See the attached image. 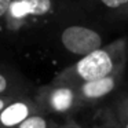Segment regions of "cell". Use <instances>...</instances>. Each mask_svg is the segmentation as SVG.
Here are the masks:
<instances>
[{
    "mask_svg": "<svg viewBox=\"0 0 128 128\" xmlns=\"http://www.w3.org/2000/svg\"><path fill=\"white\" fill-rule=\"evenodd\" d=\"M128 61V40L127 37L112 42L91 54L78 58L52 78L54 83L78 86L87 81L110 76L113 73L125 70Z\"/></svg>",
    "mask_w": 128,
    "mask_h": 128,
    "instance_id": "1",
    "label": "cell"
},
{
    "mask_svg": "<svg viewBox=\"0 0 128 128\" xmlns=\"http://www.w3.org/2000/svg\"><path fill=\"white\" fill-rule=\"evenodd\" d=\"M33 98L40 112L47 116H59L69 120L84 109L76 88L69 84L51 81L50 84L39 87L34 91Z\"/></svg>",
    "mask_w": 128,
    "mask_h": 128,
    "instance_id": "2",
    "label": "cell"
},
{
    "mask_svg": "<svg viewBox=\"0 0 128 128\" xmlns=\"http://www.w3.org/2000/svg\"><path fill=\"white\" fill-rule=\"evenodd\" d=\"M52 10V0H14L3 22L7 30L18 32L33 26L36 22L50 15Z\"/></svg>",
    "mask_w": 128,
    "mask_h": 128,
    "instance_id": "3",
    "label": "cell"
},
{
    "mask_svg": "<svg viewBox=\"0 0 128 128\" xmlns=\"http://www.w3.org/2000/svg\"><path fill=\"white\" fill-rule=\"evenodd\" d=\"M61 46L66 52L78 58L103 47V39L99 32L83 25H69L59 34Z\"/></svg>",
    "mask_w": 128,
    "mask_h": 128,
    "instance_id": "4",
    "label": "cell"
},
{
    "mask_svg": "<svg viewBox=\"0 0 128 128\" xmlns=\"http://www.w3.org/2000/svg\"><path fill=\"white\" fill-rule=\"evenodd\" d=\"M124 73L125 70L113 73L110 76L98 78V80L87 81V83L73 86L76 88L77 96L80 99L83 108H91V106L99 105L105 98L112 95L113 92L117 91L124 80Z\"/></svg>",
    "mask_w": 128,
    "mask_h": 128,
    "instance_id": "5",
    "label": "cell"
},
{
    "mask_svg": "<svg viewBox=\"0 0 128 128\" xmlns=\"http://www.w3.org/2000/svg\"><path fill=\"white\" fill-rule=\"evenodd\" d=\"M42 113L33 95L15 98L0 112V128H15L28 117Z\"/></svg>",
    "mask_w": 128,
    "mask_h": 128,
    "instance_id": "6",
    "label": "cell"
},
{
    "mask_svg": "<svg viewBox=\"0 0 128 128\" xmlns=\"http://www.w3.org/2000/svg\"><path fill=\"white\" fill-rule=\"evenodd\" d=\"M30 94L29 83L15 70L0 66V96H25Z\"/></svg>",
    "mask_w": 128,
    "mask_h": 128,
    "instance_id": "7",
    "label": "cell"
},
{
    "mask_svg": "<svg viewBox=\"0 0 128 128\" xmlns=\"http://www.w3.org/2000/svg\"><path fill=\"white\" fill-rule=\"evenodd\" d=\"M55 125L58 124L54 121L51 116H47L44 113H36L28 117L25 121H22L15 128H54Z\"/></svg>",
    "mask_w": 128,
    "mask_h": 128,
    "instance_id": "8",
    "label": "cell"
},
{
    "mask_svg": "<svg viewBox=\"0 0 128 128\" xmlns=\"http://www.w3.org/2000/svg\"><path fill=\"white\" fill-rule=\"evenodd\" d=\"M99 124L103 128H124L112 106H106L99 110Z\"/></svg>",
    "mask_w": 128,
    "mask_h": 128,
    "instance_id": "9",
    "label": "cell"
},
{
    "mask_svg": "<svg viewBox=\"0 0 128 128\" xmlns=\"http://www.w3.org/2000/svg\"><path fill=\"white\" fill-rule=\"evenodd\" d=\"M112 109L114 110L117 118L122 124L124 128H128V95H121L118 96L114 103L112 105Z\"/></svg>",
    "mask_w": 128,
    "mask_h": 128,
    "instance_id": "10",
    "label": "cell"
},
{
    "mask_svg": "<svg viewBox=\"0 0 128 128\" xmlns=\"http://www.w3.org/2000/svg\"><path fill=\"white\" fill-rule=\"evenodd\" d=\"M99 2L105 7L112 8V10L121 8V7H124V6H127V4H128V0H99Z\"/></svg>",
    "mask_w": 128,
    "mask_h": 128,
    "instance_id": "11",
    "label": "cell"
},
{
    "mask_svg": "<svg viewBox=\"0 0 128 128\" xmlns=\"http://www.w3.org/2000/svg\"><path fill=\"white\" fill-rule=\"evenodd\" d=\"M14 2V0H0V21L3 22L4 17H6L7 11H8L10 6H11V3Z\"/></svg>",
    "mask_w": 128,
    "mask_h": 128,
    "instance_id": "12",
    "label": "cell"
},
{
    "mask_svg": "<svg viewBox=\"0 0 128 128\" xmlns=\"http://www.w3.org/2000/svg\"><path fill=\"white\" fill-rule=\"evenodd\" d=\"M14 99H15V96H0V112L3 110L10 102H12Z\"/></svg>",
    "mask_w": 128,
    "mask_h": 128,
    "instance_id": "13",
    "label": "cell"
},
{
    "mask_svg": "<svg viewBox=\"0 0 128 128\" xmlns=\"http://www.w3.org/2000/svg\"><path fill=\"white\" fill-rule=\"evenodd\" d=\"M54 128H83V127H80L78 124H76L74 121H73V118H69L68 120V122L66 124H64V125H55Z\"/></svg>",
    "mask_w": 128,
    "mask_h": 128,
    "instance_id": "14",
    "label": "cell"
},
{
    "mask_svg": "<svg viewBox=\"0 0 128 128\" xmlns=\"http://www.w3.org/2000/svg\"><path fill=\"white\" fill-rule=\"evenodd\" d=\"M90 128H103L100 124H95V125H92V127H90Z\"/></svg>",
    "mask_w": 128,
    "mask_h": 128,
    "instance_id": "15",
    "label": "cell"
}]
</instances>
